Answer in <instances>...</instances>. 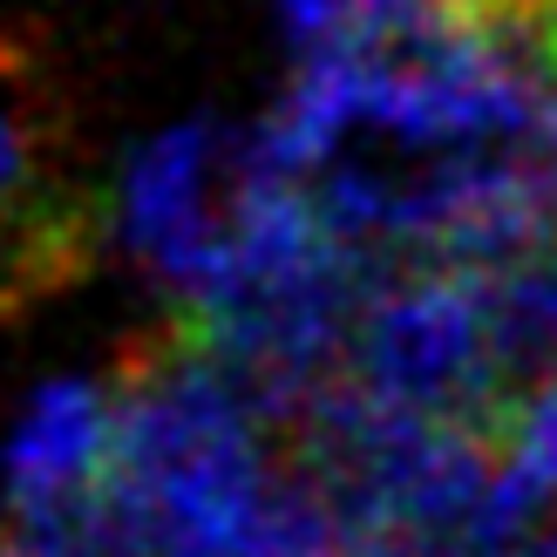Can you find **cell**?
Here are the masks:
<instances>
[{"instance_id":"cell-1","label":"cell","mask_w":557,"mask_h":557,"mask_svg":"<svg viewBox=\"0 0 557 557\" xmlns=\"http://www.w3.org/2000/svg\"><path fill=\"white\" fill-rule=\"evenodd\" d=\"M211 190H218V136L205 123L163 129L123 177V225L136 252L184 299L211 286L218 252H225V205Z\"/></svg>"},{"instance_id":"cell-2","label":"cell","mask_w":557,"mask_h":557,"mask_svg":"<svg viewBox=\"0 0 557 557\" xmlns=\"http://www.w3.org/2000/svg\"><path fill=\"white\" fill-rule=\"evenodd\" d=\"M109 442H116V401L89 381H54L8 449V504L14 517H62L102 483Z\"/></svg>"},{"instance_id":"cell-3","label":"cell","mask_w":557,"mask_h":557,"mask_svg":"<svg viewBox=\"0 0 557 557\" xmlns=\"http://www.w3.org/2000/svg\"><path fill=\"white\" fill-rule=\"evenodd\" d=\"M347 8H354V0H278V14H286L293 41H299L306 54H320L333 35H341V27H347Z\"/></svg>"},{"instance_id":"cell-4","label":"cell","mask_w":557,"mask_h":557,"mask_svg":"<svg viewBox=\"0 0 557 557\" xmlns=\"http://www.w3.org/2000/svg\"><path fill=\"white\" fill-rule=\"evenodd\" d=\"M490 557H557V531L537 537V544H510V550H490Z\"/></svg>"}]
</instances>
